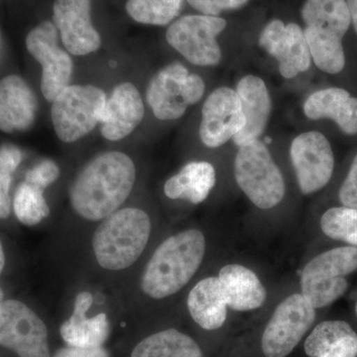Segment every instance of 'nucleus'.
I'll return each mask as SVG.
<instances>
[{
  "instance_id": "obj_1",
  "label": "nucleus",
  "mask_w": 357,
  "mask_h": 357,
  "mask_svg": "<svg viewBox=\"0 0 357 357\" xmlns=\"http://www.w3.org/2000/svg\"><path fill=\"white\" fill-rule=\"evenodd\" d=\"M151 213L126 204L89 231L76 252L77 282L91 284L112 295L130 278L153 248Z\"/></svg>"
},
{
  "instance_id": "obj_2",
  "label": "nucleus",
  "mask_w": 357,
  "mask_h": 357,
  "mask_svg": "<svg viewBox=\"0 0 357 357\" xmlns=\"http://www.w3.org/2000/svg\"><path fill=\"white\" fill-rule=\"evenodd\" d=\"M137 169L128 155L107 151L89 160L69 189L70 220L60 225L61 251L72 256L91 229L128 204Z\"/></svg>"
},
{
  "instance_id": "obj_3",
  "label": "nucleus",
  "mask_w": 357,
  "mask_h": 357,
  "mask_svg": "<svg viewBox=\"0 0 357 357\" xmlns=\"http://www.w3.org/2000/svg\"><path fill=\"white\" fill-rule=\"evenodd\" d=\"M206 255V238L201 229H183L167 236L114 294L117 304L135 312L168 302L191 284Z\"/></svg>"
},
{
  "instance_id": "obj_4",
  "label": "nucleus",
  "mask_w": 357,
  "mask_h": 357,
  "mask_svg": "<svg viewBox=\"0 0 357 357\" xmlns=\"http://www.w3.org/2000/svg\"><path fill=\"white\" fill-rule=\"evenodd\" d=\"M234 178L251 203L261 210L278 206L285 196V183L265 143L258 139L239 147Z\"/></svg>"
},
{
  "instance_id": "obj_5",
  "label": "nucleus",
  "mask_w": 357,
  "mask_h": 357,
  "mask_svg": "<svg viewBox=\"0 0 357 357\" xmlns=\"http://www.w3.org/2000/svg\"><path fill=\"white\" fill-rule=\"evenodd\" d=\"M357 270V248L326 251L307 263L301 275L302 295L314 309L328 306L349 287L345 276Z\"/></svg>"
},
{
  "instance_id": "obj_6",
  "label": "nucleus",
  "mask_w": 357,
  "mask_h": 357,
  "mask_svg": "<svg viewBox=\"0 0 357 357\" xmlns=\"http://www.w3.org/2000/svg\"><path fill=\"white\" fill-rule=\"evenodd\" d=\"M107 95L95 86H68L52 105V122L59 139L76 142L100 123Z\"/></svg>"
},
{
  "instance_id": "obj_7",
  "label": "nucleus",
  "mask_w": 357,
  "mask_h": 357,
  "mask_svg": "<svg viewBox=\"0 0 357 357\" xmlns=\"http://www.w3.org/2000/svg\"><path fill=\"white\" fill-rule=\"evenodd\" d=\"M206 91L204 79L190 74L184 65L172 63L154 75L148 84L146 100L156 119L175 121L190 105L202 100Z\"/></svg>"
},
{
  "instance_id": "obj_8",
  "label": "nucleus",
  "mask_w": 357,
  "mask_h": 357,
  "mask_svg": "<svg viewBox=\"0 0 357 357\" xmlns=\"http://www.w3.org/2000/svg\"><path fill=\"white\" fill-rule=\"evenodd\" d=\"M227 25V20L218 16H183L167 30V42L191 64L213 67L222 61L217 37Z\"/></svg>"
},
{
  "instance_id": "obj_9",
  "label": "nucleus",
  "mask_w": 357,
  "mask_h": 357,
  "mask_svg": "<svg viewBox=\"0 0 357 357\" xmlns=\"http://www.w3.org/2000/svg\"><path fill=\"white\" fill-rule=\"evenodd\" d=\"M0 345L18 357H52L48 326L22 301L0 304Z\"/></svg>"
},
{
  "instance_id": "obj_10",
  "label": "nucleus",
  "mask_w": 357,
  "mask_h": 357,
  "mask_svg": "<svg viewBox=\"0 0 357 357\" xmlns=\"http://www.w3.org/2000/svg\"><path fill=\"white\" fill-rule=\"evenodd\" d=\"M316 319V309L302 294H293L275 310L261 338L266 357H286L300 344Z\"/></svg>"
},
{
  "instance_id": "obj_11",
  "label": "nucleus",
  "mask_w": 357,
  "mask_h": 357,
  "mask_svg": "<svg viewBox=\"0 0 357 357\" xmlns=\"http://www.w3.org/2000/svg\"><path fill=\"white\" fill-rule=\"evenodd\" d=\"M26 47L42 66V93L48 102H53L70 86L74 69L68 52L59 46L57 27L51 21L40 23L28 33Z\"/></svg>"
},
{
  "instance_id": "obj_12",
  "label": "nucleus",
  "mask_w": 357,
  "mask_h": 357,
  "mask_svg": "<svg viewBox=\"0 0 357 357\" xmlns=\"http://www.w3.org/2000/svg\"><path fill=\"white\" fill-rule=\"evenodd\" d=\"M76 292L70 303L69 318L60 326V335L66 345L95 349L102 347L112 333V323L107 312H98L89 316L98 300L96 286L77 282Z\"/></svg>"
},
{
  "instance_id": "obj_13",
  "label": "nucleus",
  "mask_w": 357,
  "mask_h": 357,
  "mask_svg": "<svg viewBox=\"0 0 357 357\" xmlns=\"http://www.w3.org/2000/svg\"><path fill=\"white\" fill-rule=\"evenodd\" d=\"M290 158L304 195L321 191L332 178L335 155L330 141L319 131H307L294 138Z\"/></svg>"
},
{
  "instance_id": "obj_14",
  "label": "nucleus",
  "mask_w": 357,
  "mask_h": 357,
  "mask_svg": "<svg viewBox=\"0 0 357 357\" xmlns=\"http://www.w3.org/2000/svg\"><path fill=\"white\" fill-rule=\"evenodd\" d=\"M259 45L278 62L279 72L285 79H293L311 67L304 30L297 23L285 25L280 20L270 21L260 34Z\"/></svg>"
},
{
  "instance_id": "obj_15",
  "label": "nucleus",
  "mask_w": 357,
  "mask_h": 357,
  "mask_svg": "<svg viewBox=\"0 0 357 357\" xmlns=\"http://www.w3.org/2000/svg\"><path fill=\"white\" fill-rule=\"evenodd\" d=\"M244 124L245 119L236 89L220 86L204 103L199 137L206 147L218 148L232 139Z\"/></svg>"
},
{
  "instance_id": "obj_16",
  "label": "nucleus",
  "mask_w": 357,
  "mask_h": 357,
  "mask_svg": "<svg viewBox=\"0 0 357 357\" xmlns=\"http://www.w3.org/2000/svg\"><path fill=\"white\" fill-rule=\"evenodd\" d=\"M91 0H56L53 23L60 32L66 50L84 56L100 49L102 39L91 20Z\"/></svg>"
},
{
  "instance_id": "obj_17",
  "label": "nucleus",
  "mask_w": 357,
  "mask_h": 357,
  "mask_svg": "<svg viewBox=\"0 0 357 357\" xmlns=\"http://www.w3.org/2000/svg\"><path fill=\"white\" fill-rule=\"evenodd\" d=\"M144 112L137 88L130 83L119 84L105 103L100 123L102 135L109 141L123 139L139 126Z\"/></svg>"
},
{
  "instance_id": "obj_18",
  "label": "nucleus",
  "mask_w": 357,
  "mask_h": 357,
  "mask_svg": "<svg viewBox=\"0 0 357 357\" xmlns=\"http://www.w3.org/2000/svg\"><path fill=\"white\" fill-rule=\"evenodd\" d=\"M236 91L241 100L245 124L232 139L241 147L259 139L264 133L272 103L266 84L261 77L253 75L243 77L237 83Z\"/></svg>"
},
{
  "instance_id": "obj_19",
  "label": "nucleus",
  "mask_w": 357,
  "mask_h": 357,
  "mask_svg": "<svg viewBox=\"0 0 357 357\" xmlns=\"http://www.w3.org/2000/svg\"><path fill=\"white\" fill-rule=\"evenodd\" d=\"M37 98L25 79L10 75L0 81V130H28L36 119Z\"/></svg>"
},
{
  "instance_id": "obj_20",
  "label": "nucleus",
  "mask_w": 357,
  "mask_h": 357,
  "mask_svg": "<svg viewBox=\"0 0 357 357\" xmlns=\"http://www.w3.org/2000/svg\"><path fill=\"white\" fill-rule=\"evenodd\" d=\"M312 121L331 119L347 135L357 134V98L347 89L328 88L314 91L303 107Z\"/></svg>"
},
{
  "instance_id": "obj_21",
  "label": "nucleus",
  "mask_w": 357,
  "mask_h": 357,
  "mask_svg": "<svg viewBox=\"0 0 357 357\" xmlns=\"http://www.w3.org/2000/svg\"><path fill=\"white\" fill-rule=\"evenodd\" d=\"M185 304L192 321L204 330L215 331L225 325L229 306L218 277L197 282L188 294Z\"/></svg>"
},
{
  "instance_id": "obj_22",
  "label": "nucleus",
  "mask_w": 357,
  "mask_h": 357,
  "mask_svg": "<svg viewBox=\"0 0 357 357\" xmlns=\"http://www.w3.org/2000/svg\"><path fill=\"white\" fill-rule=\"evenodd\" d=\"M218 277L227 306L234 311H253L263 306L266 301V289L257 275L248 267L239 264L225 265Z\"/></svg>"
},
{
  "instance_id": "obj_23",
  "label": "nucleus",
  "mask_w": 357,
  "mask_h": 357,
  "mask_svg": "<svg viewBox=\"0 0 357 357\" xmlns=\"http://www.w3.org/2000/svg\"><path fill=\"white\" fill-rule=\"evenodd\" d=\"M217 173L206 161L190 162L180 172L169 178L164 185V194L170 199H183L192 204L203 203L215 188Z\"/></svg>"
},
{
  "instance_id": "obj_24",
  "label": "nucleus",
  "mask_w": 357,
  "mask_h": 357,
  "mask_svg": "<svg viewBox=\"0 0 357 357\" xmlns=\"http://www.w3.org/2000/svg\"><path fill=\"white\" fill-rule=\"evenodd\" d=\"M130 357H204L194 338L176 328L151 333L137 342Z\"/></svg>"
},
{
  "instance_id": "obj_25",
  "label": "nucleus",
  "mask_w": 357,
  "mask_h": 357,
  "mask_svg": "<svg viewBox=\"0 0 357 357\" xmlns=\"http://www.w3.org/2000/svg\"><path fill=\"white\" fill-rule=\"evenodd\" d=\"M306 27L344 39L351 24L347 0H306L301 10Z\"/></svg>"
},
{
  "instance_id": "obj_26",
  "label": "nucleus",
  "mask_w": 357,
  "mask_h": 357,
  "mask_svg": "<svg viewBox=\"0 0 357 357\" xmlns=\"http://www.w3.org/2000/svg\"><path fill=\"white\" fill-rule=\"evenodd\" d=\"M312 61L319 70L330 75L340 74L345 67L342 39L314 28L304 29Z\"/></svg>"
},
{
  "instance_id": "obj_27",
  "label": "nucleus",
  "mask_w": 357,
  "mask_h": 357,
  "mask_svg": "<svg viewBox=\"0 0 357 357\" xmlns=\"http://www.w3.org/2000/svg\"><path fill=\"white\" fill-rule=\"evenodd\" d=\"M45 189L23 181L14 194L13 210L16 218L26 227H35L51 215V208L44 196Z\"/></svg>"
},
{
  "instance_id": "obj_28",
  "label": "nucleus",
  "mask_w": 357,
  "mask_h": 357,
  "mask_svg": "<svg viewBox=\"0 0 357 357\" xmlns=\"http://www.w3.org/2000/svg\"><path fill=\"white\" fill-rule=\"evenodd\" d=\"M184 0H128V15L141 24L165 26L182 10Z\"/></svg>"
},
{
  "instance_id": "obj_29",
  "label": "nucleus",
  "mask_w": 357,
  "mask_h": 357,
  "mask_svg": "<svg viewBox=\"0 0 357 357\" xmlns=\"http://www.w3.org/2000/svg\"><path fill=\"white\" fill-rule=\"evenodd\" d=\"M344 321H326L319 324L305 342V352L310 357H319L345 338L356 335Z\"/></svg>"
},
{
  "instance_id": "obj_30",
  "label": "nucleus",
  "mask_w": 357,
  "mask_h": 357,
  "mask_svg": "<svg viewBox=\"0 0 357 357\" xmlns=\"http://www.w3.org/2000/svg\"><path fill=\"white\" fill-rule=\"evenodd\" d=\"M321 229L330 238L357 246V210L344 206L330 208L321 218Z\"/></svg>"
},
{
  "instance_id": "obj_31",
  "label": "nucleus",
  "mask_w": 357,
  "mask_h": 357,
  "mask_svg": "<svg viewBox=\"0 0 357 357\" xmlns=\"http://www.w3.org/2000/svg\"><path fill=\"white\" fill-rule=\"evenodd\" d=\"M22 161L20 148L14 145L0 147V220L10 217L13 211V199L10 187L13 173Z\"/></svg>"
},
{
  "instance_id": "obj_32",
  "label": "nucleus",
  "mask_w": 357,
  "mask_h": 357,
  "mask_svg": "<svg viewBox=\"0 0 357 357\" xmlns=\"http://www.w3.org/2000/svg\"><path fill=\"white\" fill-rule=\"evenodd\" d=\"M60 175L61 171L57 164L53 160L45 159L26 173L24 180L46 190L57 182Z\"/></svg>"
},
{
  "instance_id": "obj_33",
  "label": "nucleus",
  "mask_w": 357,
  "mask_h": 357,
  "mask_svg": "<svg viewBox=\"0 0 357 357\" xmlns=\"http://www.w3.org/2000/svg\"><path fill=\"white\" fill-rule=\"evenodd\" d=\"M249 0H187L192 8L203 15L218 16L222 11L236 10L248 3Z\"/></svg>"
},
{
  "instance_id": "obj_34",
  "label": "nucleus",
  "mask_w": 357,
  "mask_h": 357,
  "mask_svg": "<svg viewBox=\"0 0 357 357\" xmlns=\"http://www.w3.org/2000/svg\"><path fill=\"white\" fill-rule=\"evenodd\" d=\"M338 197L340 203L344 206L357 210V155L354 157L349 174L340 187Z\"/></svg>"
},
{
  "instance_id": "obj_35",
  "label": "nucleus",
  "mask_w": 357,
  "mask_h": 357,
  "mask_svg": "<svg viewBox=\"0 0 357 357\" xmlns=\"http://www.w3.org/2000/svg\"><path fill=\"white\" fill-rule=\"evenodd\" d=\"M52 357H112L109 351L105 347L95 349H82V347H61Z\"/></svg>"
},
{
  "instance_id": "obj_36",
  "label": "nucleus",
  "mask_w": 357,
  "mask_h": 357,
  "mask_svg": "<svg viewBox=\"0 0 357 357\" xmlns=\"http://www.w3.org/2000/svg\"><path fill=\"white\" fill-rule=\"evenodd\" d=\"M319 357H357V333L331 347Z\"/></svg>"
},
{
  "instance_id": "obj_37",
  "label": "nucleus",
  "mask_w": 357,
  "mask_h": 357,
  "mask_svg": "<svg viewBox=\"0 0 357 357\" xmlns=\"http://www.w3.org/2000/svg\"><path fill=\"white\" fill-rule=\"evenodd\" d=\"M351 13V23L357 34V0H347Z\"/></svg>"
},
{
  "instance_id": "obj_38",
  "label": "nucleus",
  "mask_w": 357,
  "mask_h": 357,
  "mask_svg": "<svg viewBox=\"0 0 357 357\" xmlns=\"http://www.w3.org/2000/svg\"><path fill=\"white\" fill-rule=\"evenodd\" d=\"M6 264V251H4L3 244L0 241V276H1L2 272H3L4 268Z\"/></svg>"
},
{
  "instance_id": "obj_39",
  "label": "nucleus",
  "mask_w": 357,
  "mask_h": 357,
  "mask_svg": "<svg viewBox=\"0 0 357 357\" xmlns=\"http://www.w3.org/2000/svg\"><path fill=\"white\" fill-rule=\"evenodd\" d=\"M4 300H6V297H4V292L3 290H2V288L0 287V304H1Z\"/></svg>"
},
{
  "instance_id": "obj_40",
  "label": "nucleus",
  "mask_w": 357,
  "mask_h": 357,
  "mask_svg": "<svg viewBox=\"0 0 357 357\" xmlns=\"http://www.w3.org/2000/svg\"><path fill=\"white\" fill-rule=\"evenodd\" d=\"M356 314H357V303H356Z\"/></svg>"
}]
</instances>
